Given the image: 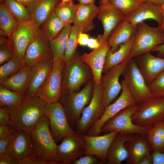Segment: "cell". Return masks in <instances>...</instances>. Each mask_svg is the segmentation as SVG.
<instances>
[{"instance_id":"f907efd6","label":"cell","mask_w":164,"mask_h":164,"mask_svg":"<svg viewBox=\"0 0 164 164\" xmlns=\"http://www.w3.org/2000/svg\"><path fill=\"white\" fill-rule=\"evenodd\" d=\"M90 38L88 34L85 33L81 32L78 36V44L81 46H87Z\"/></svg>"},{"instance_id":"11a10c76","label":"cell","mask_w":164,"mask_h":164,"mask_svg":"<svg viewBox=\"0 0 164 164\" xmlns=\"http://www.w3.org/2000/svg\"><path fill=\"white\" fill-rule=\"evenodd\" d=\"M78 3L84 4H94L95 0H77Z\"/></svg>"},{"instance_id":"d590c367","label":"cell","mask_w":164,"mask_h":164,"mask_svg":"<svg viewBox=\"0 0 164 164\" xmlns=\"http://www.w3.org/2000/svg\"><path fill=\"white\" fill-rule=\"evenodd\" d=\"M0 2V29L5 32L9 38L19 23L11 14L3 2Z\"/></svg>"},{"instance_id":"f6af8a7d","label":"cell","mask_w":164,"mask_h":164,"mask_svg":"<svg viewBox=\"0 0 164 164\" xmlns=\"http://www.w3.org/2000/svg\"><path fill=\"white\" fill-rule=\"evenodd\" d=\"M19 164H46L35 152L22 160Z\"/></svg>"},{"instance_id":"9f6ffc18","label":"cell","mask_w":164,"mask_h":164,"mask_svg":"<svg viewBox=\"0 0 164 164\" xmlns=\"http://www.w3.org/2000/svg\"><path fill=\"white\" fill-rule=\"evenodd\" d=\"M5 0H0V2H1L4 1ZM17 1L26 6L29 5L32 2L36 1V0H15Z\"/></svg>"},{"instance_id":"680465c9","label":"cell","mask_w":164,"mask_h":164,"mask_svg":"<svg viewBox=\"0 0 164 164\" xmlns=\"http://www.w3.org/2000/svg\"><path fill=\"white\" fill-rule=\"evenodd\" d=\"M9 39L8 38L0 36V45H5L9 43Z\"/></svg>"},{"instance_id":"836d02e7","label":"cell","mask_w":164,"mask_h":164,"mask_svg":"<svg viewBox=\"0 0 164 164\" xmlns=\"http://www.w3.org/2000/svg\"><path fill=\"white\" fill-rule=\"evenodd\" d=\"M77 7L73 0L65 2L61 1L56 6L54 12L66 25H71L73 22Z\"/></svg>"},{"instance_id":"484cf974","label":"cell","mask_w":164,"mask_h":164,"mask_svg":"<svg viewBox=\"0 0 164 164\" xmlns=\"http://www.w3.org/2000/svg\"><path fill=\"white\" fill-rule=\"evenodd\" d=\"M61 0H36L27 5L32 19L39 27Z\"/></svg>"},{"instance_id":"277c9868","label":"cell","mask_w":164,"mask_h":164,"mask_svg":"<svg viewBox=\"0 0 164 164\" xmlns=\"http://www.w3.org/2000/svg\"><path fill=\"white\" fill-rule=\"evenodd\" d=\"M94 83L93 79L81 90L61 95L59 101L64 108L69 123L72 128L80 118L84 108L91 100Z\"/></svg>"},{"instance_id":"ab89813d","label":"cell","mask_w":164,"mask_h":164,"mask_svg":"<svg viewBox=\"0 0 164 164\" xmlns=\"http://www.w3.org/2000/svg\"><path fill=\"white\" fill-rule=\"evenodd\" d=\"M126 16L135 10L143 2L141 0H107Z\"/></svg>"},{"instance_id":"4316f807","label":"cell","mask_w":164,"mask_h":164,"mask_svg":"<svg viewBox=\"0 0 164 164\" xmlns=\"http://www.w3.org/2000/svg\"><path fill=\"white\" fill-rule=\"evenodd\" d=\"M131 134L118 132L111 143L108 151L106 163L120 164L126 160L128 153L125 144Z\"/></svg>"},{"instance_id":"f35d334b","label":"cell","mask_w":164,"mask_h":164,"mask_svg":"<svg viewBox=\"0 0 164 164\" xmlns=\"http://www.w3.org/2000/svg\"><path fill=\"white\" fill-rule=\"evenodd\" d=\"M25 66L23 62L14 56L0 67V81L15 74Z\"/></svg>"},{"instance_id":"db71d44e","label":"cell","mask_w":164,"mask_h":164,"mask_svg":"<svg viewBox=\"0 0 164 164\" xmlns=\"http://www.w3.org/2000/svg\"><path fill=\"white\" fill-rule=\"evenodd\" d=\"M151 52H157L158 57H164V43L156 46Z\"/></svg>"},{"instance_id":"83f0119b","label":"cell","mask_w":164,"mask_h":164,"mask_svg":"<svg viewBox=\"0 0 164 164\" xmlns=\"http://www.w3.org/2000/svg\"><path fill=\"white\" fill-rule=\"evenodd\" d=\"M136 28L137 26L130 24L125 19L120 23L112 31L108 40L111 51H116L120 45L133 37Z\"/></svg>"},{"instance_id":"6f0895ef","label":"cell","mask_w":164,"mask_h":164,"mask_svg":"<svg viewBox=\"0 0 164 164\" xmlns=\"http://www.w3.org/2000/svg\"><path fill=\"white\" fill-rule=\"evenodd\" d=\"M142 2H150L161 5L164 3V0H141Z\"/></svg>"},{"instance_id":"681fc988","label":"cell","mask_w":164,"mask_h":164,"mask_svg":"<svg viewBox=\"0 0 164 164\" xmlns=\"http://www.w3.org/2000/svg\"><path fill=\"white\" fill-rule=\"evenodd\" d=\"M16 130L10 128L8 126L0 125V138L15 133Z\"/></svg>"},{"instance_id":"e575fe53","label":"cell","mask_w":164,"mask_h":164,"mask_svg":"<svg viewBox=\"0 0 164 164\" xmlns=\"http://www.w3.org/2000/svg\"><path fill=\"white\" fill-rule=\"evenodd\" d=\"M2 2L19 23L31 19L29 11L25 5L15 0H5Z\"/></svg>"},{"instance_id":"7dc6e473","label":"cell","mask_w":164,"mask_h":164,"mask_svg":"<svg viewBox=\"0 0 164 164\" xmlns=\"http://www.w3.org/2000/svg\"><path fill=\"white\" fill-rule=\"evenodd\" d=\"M151 155L152 164H164V152L153 151Z\"/></svg>"},{"instance_id":"7402d4cb","label":"cell","mask_w":164,"mask_h":164,"mask_svg":"<svg viewBox=\"0 0 164 164\" xmlns=\"http://www.w3.org/2000/svg\"><path fill=\"white\" fill-rule=\"evenodd\" d=\"M148 19L156 21L158 26L161 25L163 18L161 5L150 2H142L135 10L125 16V19L129 23L136 26Z\"/></svg>"},{"instance_id":"6125c7cd","label":"cell","mask_w":164,"mask_h":164,"mask_svg":"<svg viewBox=\"0 0 164 164\" xmlns=\"http://www.w3.org/2000/svg\"><path fill=\"white\" fill-rule=\"evenodd\" d=\"M72 0H61V2H65L71 1Z\"/></svg>"},{"instance_id":"60d3db41","label":"cell","mask_w":164,"mask_h":164,"mask_svg":"<svg viewBox=\"0 0 164 164\" xmlns=\"http://www.w3.org/2000/svg\"><path fill=\"white\" fill-rule=\"evenodd\" d=\"M148 85L152 96L164 97V71Z\"/></svg>"},{"instance_id":"d6a6232c","label":"cell","mask_w":164,"mask_h":164,"mask_svg":"<svg viewBox=\"0 0 164 164\" xmlns=\"http://www.w3.org/2000/svg\"><path fill=\"white\" fill-rule=\"evenodd\" d=\"M66 26L54 11L44 22L40 28L50 41L56 37Z\"/></svg>"},{"instance_id":"bcb514c9","label":"cell","mask_w":164,"mask_h":164,"mask_svg":"<svg viewBox=\"0 0 164 164\" xmlns=\"http://www.w3.org/2000/svg\"><path fill=\"white\" fill-rule=\"evenodd\" d=\"M14 133L0 138V155L5 153L7 148L12 137Z\"/></svg>"},{"instance_id":"c3c4849f","label":"cell","mask_w":164,"mask_h":164,"mask_svg":"<svg viewBox=\"0 0 164 164\" xmlns=\"http://www.w3.org/2000/svg\"><path fill=\"white\" fill-rule=\"evenodd\" d=\"M0 164H19V162L5 153L0 155Z\"/></svg>"},{"instance_id":"ffe728a7","label":"cell","mask_w":164,"mask_h":164,"mask_svg":"<svg viewBox=\"0 0 164 164\" xmlns=\"http://www.w3.org/2000/svg\"><path fill=\"white\" fill-rule=\"evenodd\" d=\"M118 132L111 131L101 136L82 135L86 145L85 155H94L100 160L101 164L106 163L108 150Z\"/></svg>"},{"instance_id":"f5cc1de1","label":"cell","mask_w":164,"mask_h":164,"mask_svg":"<svg viewBox=\"0 0 164 164\" xmlns=\"http://www.w3.org/2000/svg\"><path fill=\"white\" fill-rule=\"evenodd\" d=\"M138 164H152L151 153H149L143 156L139 160Z\"/></svg>"},{"instance_id":"1f68e13d","label":"cell","mask_w":164,"mask_h":164,"mask_svg":"<svg viewBox=\"0 0 164 164\" xmlns=\"http://www.w3.org/2000/svg\"><path fill=\"white\" fill-rule=\"evenodd\" d=\"M145 137L150 144L153 151L164 152V120L152 125Z\"/></svg>"},{"instance_id":"d4e9b609","label":"cell","mask_w":164,"mask_h":164,"mask_svg":"<svg viewBox=\"0 0 164 164\" xmlns=\"http://www.w3.org/2000/svg\"><path fill=\"white\" fill-rule=\"evenodd\" d=\"M74 16L73 25L81 28L83 32L86 33L94 29L95 26L93 20L97 16L98 6L95 4L78 3Z\"/></svg>"},{"instance_id":"816d5d0a","label":"cell","mask_w":164,"mask_h":164,"mask_svg":"<svg viewBox=\"0 0 164 164\" xmlns=\"http://www.w3.org/2000/svg\"><path fill=\"white\" fill-rule=\"evenodd\" d=\"M101 45L98 39L90 38L87 46L90 48L94 49L99 47Z\"/></svg>"},{"instance_id":"603a6c76","label":"cell","mask_w":164,"mask_h":164,"mask_svg":"<svg viewBox=\"0 0 164 164\" xmlns=\"http://www.w3.org/2000/svg\"><path fill=\"white\" fill-rule=\"evenodd\" d=\"M110 48L108 41L89 53L80 55V59L91 68L94 82L99 85L106 53Z\"/></svg>"},{"instance_id":"7bdbcfd3","label":"cell","mask_w":164,"mask_h":164,"mask_svg":"<svg viewBox=\"0 0 164 164\" xmlns=\"http://www.w3.org/2000/svg\"><path fill=\"white\" fill-rule=\"evenodd\" d=\"M11 110L7 106L0 107V125L8 127L12 124L10 119Z\"/></svg>"},{"instance_id":"2e32d148","label":"cell","mask_w":164,"mask_h":164,"mask_svg":"<svg viewBox=\"0 0 164 164\" xmlns=\"http://www.w3.org/2000/svg\"><path fill=\"white\" fill-rule=\"evenodd\" d=\"M85 150V143L82 135L66 136L57 146L59 164H72L84 155Z\"/></svg>"},{"instance_id":"5bb4252c","label":"cell","mask_w":164,"mask_h":164,"mask_svg":"<svg viewBox=\"0 0 164 164\" xmlns=\"http://www.w3.org/2000/svg\"><path fill=\"white\" fill-rule=\"evenodd\" d=\"M128 60H127L113 67L101 76L99 86L105 107L115 99L122 89L119 79L125 69Z\"/></svg>"},{"instance_id":"52a82bcc","label":"cell","mask_w":164,"mask_h":164,"mask_svg":"<svg viewBox=\"0 0 164 164\" xmlns=\"http://www.w3.org/2000/svg\"><path fill=\"white\" fill-rule=\"evenodd\" d=\"M132 118L135 125L149 126L164 120V97H150L137 104Z\"/></svg>"},{"instance_id":"9c48e42d","label":"cell","mask_w":164,"mask_h":164,"mask_svg":"<svg viewBox=\"0 0 164 164\" xmlns=\"http://www.w3.org/2000/svg\"><path fill=\"white\" fill-rule=\"evenodd\" d=\"M40 29L32 19L19 23L9 38V44L16 58L23 62L29 44Z\"/></svg>"},{"instance_id":"ee69618b","label":"cell","mask_w":164,"mask_h":164,"mask_svg":"<svg viewBox=\"0 0 164 164\" xmlns=\"http://www.w3.org/2000/svg\"><path fill=\"white\" fill-rule=\"evenodd\" d=\"M73 164H101L100 160L92 155H84L74 161Z\"/></svg>"},{"instance_id":"30bf717a","label":"cell","mask_w":164,"mask_h":164,"mask_svg":"<svg viewBox=\"0 0 164 164\" xmlns=\"http://www.w3.org/2000/svg\"><path fill=\"white\" fill-rule=\"evenodd\" d=\"M105 109L100 87L94 82L91 100L75 124L76 132L81 135L87 133L102 116Z\"/></svg>"},{"instance_id":"f1b7e54d","label":"cell","mask_w":164,"mask_h":164,"mask_svg":"<svg viewBox=\"0 0 164 164\" xmlns=\"http://www.w3.org/2000/svg\"><path fill=\"white\" fill-rule=\"evenodd\" d=\"M134 40V35L128 41L120 45L118 49L114 52L109 49L106 54L103 73H105L112 68L128 59Z\"/></svg>"},{"instance_id":"8fae6325","label":"cell","mask_w":164,"mask_h":164,"mask_svg":"<svg viewBox=\"0 0 164 164\" xmlns=\"http://www.w3.org/2000/svg\"><path fill=\"white\" fill-rule=\"evenodd\" d=\"M122 75L137 104L152 96L134 58L128 60Z\"/></svg>"},{"instance_id":"4dcf8cb0","label":"cell","mask_w":164,"mask_h":164,"mask_svg":"<svg viewBox=\"0 0 164 164\" xmlns=\"http://www.w3.org/2000/svg\"><path fill=\"white\" fill-rule=\"evenodd\" d=\"M71 27V25H66L56 37L50 41L54 62L64 57Z\"/></svg>"},{"instance_id":"74e56055","label":"cell","mask_w":164,"mask_h":164,"mask_svg":"<svg viewBox=\"0 0 164 164\" xmlns=\"http://www.w3.org/2000/svg\"><path fill=\"white\" fill-rule=\"evenodd\" d=\"M81 32H83V30L80 28L74 25L71 26L64 53V59L66 63L70 61L76 53V49L78 44V36Z\"/></svg>"},{"instance_id":"3957f363","label":"cell","mask_w":164,"mask_h":164,"mask_svg":"<svg viewBox=\"0 0 164 164\" xmlns=\"http://www.w3.org/2000/svg\"><path fill=\"white\" fill-rule=\"evenodd\" d=\"M62 77V94L77 91L83 84L93 79L91 68L77 52L70 61L65 62Z\"/></svg>"},{"instance_id":"44dd1931","label":"cell","mask_w":164,"mask_h":164,"mask_svg":"<svg viewBox=\"0 0 164 164\" xmlns=\"http://www.w3.org/2000/svg\"><path fill=\"white\" fill-rule=\"evenodd\" d=\"M134 59L148 85L164 71V57L155 56L150 52Z\"/></svg>"},{"instance_id":"ac0fdd59","label":"cell","mask_w":164,"mask_h":164,"mask_svg":"<svg viewBox=\"0 0 164 164\" xmlns=\"http://www.w3.org/2000/svg\"><path fill=\"white\" fill-rule=\"evenodd\" d=\"M54 63L53 58H47L30 67L28 83L24 94L25 99L37 96L39 90L51 71Z\"/></svg>"},{"instance_id":"7c38bea8","label":"cell","mask_w":164,"mask_h":164,"mask_svg":"<svg viewBox=\"0 0 164 164\" xmlns=\"http://www.w3.org/2000/svg\"><path fill=\"white\" fill-rule=\"evenodd\" d=\"M65 63L64 57L54 62L51 71L38 92L37 96L47 104L59 101L61 96L62 74Z\"/></svg>"},{"instance_id":"b9f144b4","label":"cell","mask_w":164,"mask_h":164,"mask_svg":"<svg viewBox=\"0 0 164 164\" xmlns=\"http://www.w3.org/2000/svg\"><path fill=\"white\" fill-rule=\"evenodd\" d=\"M14 56L13 51L9 43L0 45V66L10 60Z\"/></svg>"},{"instance_id":"d6986e66","label":"cell","mask_w":164,"mask_h":164,"mask_svg":"<svg viewBox=\"0 0 164 164\" xmlns=\"http://www.w3.org/2000/svg\"><path fill=\"white\" fill-rule=\"evenodd\" d=\"M34 153L30 132L25 130H16L11 139L5 153L19 162Z\"/></svg>"},{"instance_id":"7a4b0ae2","label":"cell","mask_w":164,"mask_h":164,"mask_svg":"<svg viewBox=\"0 0 164 164\" xmlns=\"http://www.w3.org/2000/svg\"><path fill=\"white\" fill-rule=\"evenodd\" d=\"M34 152L46 164H59L56 143L49 128V119L44 115L30 132Z\"/></svg>"},{"instance_id":"cb8c5ba5","label":"cell","mask_w":164,"mask_h":164,"mask_svg":"<svg viewBox=\"0 0 164 164\" xmlns=\"http://www.w3.org/2000/svg\"><path fill=\"white\" fill-rule=\"evenodd\" d=\"M128 153L126 160L128 164H138L140 159L152 150L146 138L137 134H131L125 144Z\"/></svg>"},{"instance_id":"4fadbf2b","label":"cell","mask_w":164,"mask_h":164,"mask_svg":"<svg viewBox=\"0 0 164 164\" xmlns=\"http://www.w3.org/2000/svg\"><path fill=\"white\" fill-rule=\"evenodd\" d=\"M121 84L122 91L119 96L114 102L105 107L104 111L102 116L93 125L86 135L92 136L100 135L101 128L107 121L127 107L137 104L124 80L121 81Z\"/></svg>"},{"instance_id":"9a60e30c","label":"cell","mask_w":164,"mask_h":164,"mask_svg":"<svg viewBox=\"0 0 164 164\" xmlns=\"http://www.w3.org/2000/svg\"><path fill=\"white\" fill-rule=\"evenodd\" d=\"M98 19L101 22L104 32L97 38L101 45L107 41L114 28L124 20L125 16L111 5L107 0H99L98 2Z\"/></svg>"},{"instance_id":"5b68a950","label":"cell","mask_w":164,"mask_h":164,"mask_svg":"<svg viewBox=\"0 0 164 164\" xmlns=\"http://www.w3.org/2000/svg\"><path fill=\"white\" fill-rule=\"evenodd\" d=\"M164 43V30L158 26L151 27L144 22L137 26L133 44L128 60L151 52Z\"/></svg>"},{"instance_id":"ba28073f","label":"cell","mask_w":164,"mask_h":164,"mask_svg":"<svg viewBox=\"0 0 164 164\" xmlns=\"http://www.w3.org/2000/svg\"><path fill=\"white\" fill-rule=\"evenodd\" d=\"M45 115L49 119L50 130L56 143L62 141L67 136L80 134L70 126L64 108L59 101L47 104Z\"/></svg>"},{"instance_id":"94428289","label":"cell","mask_w":164,"mask_h":164,"mask_svg":"<svg viewBox=\"0 0 164 164\" xmlns=\"http://www.w3.org/2000/svg\"><path fill=\"white\" fill-rule=\"evenodd\" d=\"M0 35L1 36L8 37V36L5 32L1 29H0Z\"/></svg>"},{"instance_id":"f546056e","label":"cell","mask_w":164,"mask_h":164,"mask_svg":"<svg viewBox=\"0 0 164 164\" xmlns=\"http://www.w3.org/2000/svg\"><path fill=\"white\" fill-rule=\"evenodd\" d=\"M30 68L25 66L13 75L0 81V85L24 95L28 83Z\"/></svg>"},{"instance_id":"e0dca14e","label":"cell","mask_w":164,"mask_h":164,"mask_svg":"<svg viewBox=\"0 0 164 164\" xmlns=\"http://www.w3.org/2000/svg\"><path fill=\"white\" fill-rule=\"evenodd\" d=\"M53 58L50 41L40 29L29 44L23 60L25 66L30 67L43 60Z\"/></svg>"},{"instance_id":"8992f818","label":"cell","mask_w":164,"mask_h":164,"mask_svg":"<svg viewBox=\"0 0 164 164\" xmlns=\"http://www.w3.org/2000/svg\"><path fill=\"white\" fill-rule=\"evenodd\" d=\"M137 104L129 106L107 121L103 125L101 133L105 134L113 131L125 134H137L145 137L152 127L142 126L135 124L132 116L136 110Z\"/></svg>"},{"instance_id":"8d00e7d4","label":"cell","mask_w":164,"mask_h":164,"mask_svg":"<svg viewBox=\"0 0 164 164\" xmlns=\"http://www.w3.org/2000/svg\"><path fill=\"white\" fill-rule=\"evenodd\" d=\"M25 99L24 95L12 91L0 85V107L7 106L11 109Z\"/></svg>"},{"instance_id":"91938a15","label":"cell","mask_w":164,"mask_h":164,"mask_svg":"<svg viewBox=\"0 0 164 164\" xmlns=\"http://www.w3.org/2000/svg\"><path fill=\"white\" fill-rule=\"evenodd\" d=\"M161 10L162 16L163 21L161 25L159 27L164 30V3L161 5Z\"/></svg>"},{"instance_id":"6da1fadb","label":"cell","mask_w":164,"mask_h":164,"mask_svg":"<svg viewBox=\"0 0 164 164\" xmlns=\"http://www.w3.org/2000/svg\"><path fill=\"white\" fill-rule=\"evenodd\" d=\"M46 104L38 96L25 99L10 109L12 124L9 127L16 131L23 129L31 132L45 115Z\"/></svg>"}]
</instances>
